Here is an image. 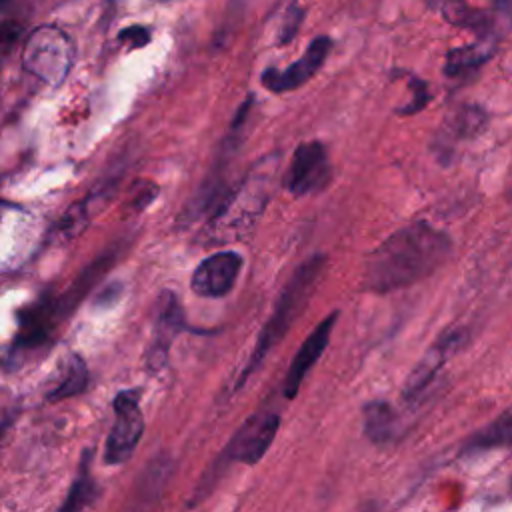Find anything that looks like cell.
<instances>
[{"instance_id":"4","label":"cell","mask_w":512,"mask_h":512,"mask_svg":"<svg viewBox=\"0 0 512 512\" xmlns=\"http://www.w3.org/2000/svg\"><path fill=\"white\" fill-rule=\"evenodd\" d=\"M74 62L70 38L52 24H42L30 32L22 48V66L48 86H60Z\"/></svg>"},{"instance_id":"20","label":"cell","mask_w":512,"mask_h":512,"mask_svg":"<svg viewBox=\"0 0 512 512\" xmlns=\"http://www.w3.org/2000/svg\"><path fill=\"white\" fill-rule=\"evenodd\" d=\"M170 468H172V464L168 460L150 462V466L144 472V478L140 482V494H144V498H150V490H152V498H156L162 492V486L166 484Z\"/></svg>"},{"instance_id":"14","label":"cell","mask_w":512,"mask_h":512,"mask_svg":"<svg viewBox=\"0 0 512 512\" xmlns=\"http://www.w3.org/2000/svg\"><path fill=\"white\" fill-rule=\"evenodd\" d=\"M86 386H88L86 362L76 352H70L60 360L58 370L54 372L44 398L48 402H60V400L78 396L80 392L86 390Z\"/></svg>"},{"instance_id":"9","label":"cell","mask_w":512,"mask_h":512,"mask_svg":"<svg viewBox=\"0 0 512 512\" xmlns=\"http://www.w3.org/2000/svg\"><path fill=\"white\" fill-rule=\"evenodd\" d=\"M240 268L242 256L238 252H216L196 266L190 278V288L202 298H222L234 288Z\"/></svg>"},{"instance_id":"13","label":"cell","mask_w":512,"mask_h":512,"mask_svg":"<svg viewBox=\"0 0 512 512\" xmlns=\"http://www.w3.org/2000/svg\"><path fill=\"white\" fill-rule=\"evenodd\" d=\"M462 338H464L462 330H448L428 348V352L418 360V364L414 366V370L408 374V378L404 382L402 396L406 400L418 396L432 382V378L442 368V364L448 360V356L460 346Z\"/></svg>"},{"instance_id":"23","label":"cell","mask_w":512,"mask_h":512,"mask_svg":"<svg viewBox=\"0 0 512 512\" xmlns=\"http://www.w3.org/2000/svg\"><path fill=\"white\" fill-rule=\"evenodd\" d=\"M120 296H122V282H112V284H108V286H104V288L100 290V294L96 296L94 304H96L98 308L114 306Z\"/></svg>"},{"instance_id":"2","label":"cell","mask_w":512,"mask_h":512,"mask_svg":"<svg viewBox=\"0 0 512 512\" xmlns=\"http://www.w3.org/2000/svg\"><path fill=\"white\" fill-rule=\"evenodd\" d=\"M278 168V156L262 158L232 190L218 208L208 216L202 230L204 244H224L248 236L262 216L270 196Z\"/></svg>"},{"instance_id":"21","label":"cell","mask_w":512,"mask_h":512,"mask_svg":"<svg viewBox=\"0 0 512 512\" xmlns=\"http://www.w3.org/2000/svg\"><path fill=\"white\" fill-rule=\"evenodd\" d=\"M410 92H412L410 102L398 108V114H402V116L416 114V112L422 110V108L428 104V100H430L428 88H426V84H424L420 78H410Z\"/></svg>"},{"instance_id":"3","label":"cell","mask_w":512,"mask_h":512,"mask_svg":"<svg viewBox=\"0 0 512 512\" xmlns=\"http://www.w3.org/2000/svg\"><path fill=\"white\" fill-rule=\"evenodd\" d=\"M324 256L322 254H314L312 258H308L304 264H300L294 274L290 276V280L286 282L282 294L278 296L274 310L268 318V322L262 326V330L258 332L256 338V346L246 362V366L242 368L236 388H240L246 378L258 370V366L262 364V360L266 358V354L284 338L286 330L294 324V320L300 316V312L306 308L310 296L316 290V284L324 272Z\"/></svg>"},{"instance_id":"6","label":"cell","mask_w":512,"mask_h":512,"mask_svg":"<svg viewBox=\"0 0 512 512\" xmlns=\"http://www.w3.org/2000/svg\"><path fill=\"white\" fill-rule=\"evenodd\" d=\"M436 6L450 24L484 36L512 24V0H436Z\"/></svg>"},{"instance_id":"12","label":"cell","mask_w":512,"mask_h":512,"mask_svg":"<svg viewBox=\"0 0 512 512\" xmlns=\"http://www.w3.org/2000/svg\"><path fill=\"white\" fill-rule=\"evenodd\" d=\"M336 318H338V312H330L324 320H320V324H316V328L306 336V340L296 350L284 378V396L288 400H292L298 394L302 380L306 378L310 368L316 364V360L322 356L324 348L328 346L330 332L336 324Z\"/></svg>"},{"instance_id":"7","label":"cell","mask_w":512,"mask_h":512,"mask_svg":"<svg viewBox=\"0 0 512 512\" xmlns=\"http://www.w3.org/2000/svg\"><path fill=\"white\" fill-rule=\"evenodd\" d=\"M278 426L280 418L274 412H256L248 416L232 434L216 462H242L248 466L260 462L276 438Z\"/></svg>"},{"instance_id":"22","label":"cell","mask_w":512,"mask_h":512,"mask_svg":"<svg viewBox=\"0 0 512 512\" xmlns=\"http://www.w3.org/2000/svg\"><path fill=\"white\" fill-rule=\"evenodd\" d=\"M118 40L128 42L132 48H140V46L148 44L150 32L144 26H130L118 34Z\"/></svg>"},{"instance_id":"18","label":"cell","mask_w":512,"mask_h":512,"mask_svg":"<svg viewBox=\"0 0 512 512\" xmlns=\"http://www.w3.org/2000/svg\"><path fill=\"white\" fill-rule=\"evenodd\" d=\"M500 446H512V412L502 414L498 420L474 434L466 444V452L490 450Z\"/></svg>"},{"instance_id":"10","label":"cell","mask_w":512,"mask_h":512,"mask_svg":"<svg viewBox=\"0 0 512 512\" xmlns=\"http://www.w3.org/2000/svg\"><path fill=\"white\" fill-rule=\"evenodd\" d=\"M330 48H332V42H330L328 36L314 38L310 42V46L306 48V52L296 62L286 66L284 70L266 68L262 72L264 88H268L270 92L296 90L298 86H302L304 82H308L316 74V70L324 64Z\"/></svg>"},{"instance_id":"16","label":"cell","mask_w":512,"mask_h":512,"mask_svg":"<svg viewBox=\"0 0 512 512\" xmlns=\"http://www.w3.org/2000/svg\"><path fill=\"white\" fill-rule=\"evenodd\" d=\"M90 456H92L90 450H86L82 454L76 478H74V482H72V486L68 490L66 500L60 506L62 512L82 510V508L90 506L98 498V486H96V482H94V478L90 474Z\"/></svg>"},{"instance_id":"1","label":"cell","mask_w":512,"mask_h":512,"mask_svg":"<svg viewBox=\"0 0 512 512\" xmlns=\"http://www.w3.org/2000/svg\"><path fill=\"white\" fill-rule=\"evenodd\" d=\"M450 252L448 234L426 222H412L390 234L366 256L362 288L378 294L406 288L438 270Z\"/></svg>"},{"instance_id":"5","label":"cell","mask_w":512,"mask_h":512,"mask_svg":"<svg viewBox=\"0 0 512 512\" xmlns=\"http://www.w3.org/2000/svg\"><path fill=\"white\" fill-rule=\"evenodd\" d=\"M138 400H140V388H132V390L118 392L112 402L116 418L104 444V462L110 466H118L126 462L134 454V448L142 438L144 418H142Z\"/></svg>"},{"instance_id":"24","label":"cell","mask_w":512,"mask_h":512,"mask_svg":"<svg viewBox=\"0 0 512 512\" xmlns=\"http://www.w3.org/2000/svg\"><path fill=\"white\" fill-rule=\"evenodd\" d=\"M300 20H302V10L296 4H292L290 10H288V16H286V22L282 26V32H280V44L288 42L294 36Z\"/></svg>"},{"instance_id":"17","label":"cell","mask_w":512,"mask_h":512,"mask_svg":"<svg viewBox=\"0 0 512 512\" xmlns=\"http://www.w3.org/2000/svg\"><path fill=\"white\" fill-rule=\"evenodd\" d=\"M490 56H492V46L488 44V40H480L476 44L454 48L446 54L444 72L448 76H460L464 72H470V70L482 66Z\"/></svg>"},{"instance_id":"8","label":"cell","mask_w":512,"mask_h":512,"mask_svg":"<svg viewBox=\"0 0 512 512\" xmlns=\"http://www.w3.org/2000/svg\"><path fill=\"white\" fill-rule=\"evenodd\" d=\"M332 178V168L322 142H302L292 158L284 176V188L292 196H308L324 190Z\"/></svg>"},{"instance_id":"15","label":"cell","mask_w":512,"mask_h":512,"mask_svg":"<svg viewBox=\"0 0 512 512\" xmlns=\"http://www.w3.org/2000/svg\"><path fill=\"white\" fill-rule=\"evenodd\" d=\"M362 428L370 442L386 444L396 436L398 414L386 400H370L362 408Z\"/></svg>"},{"instance_id":"11","label":"cell","mask_w":512,"mask_h":512,"mask_svg":"<svg viewBox=\"0 0 512 512\" xmlns=\"http://www.w3.org/2000/svg\"><path fill=\"white\" fill-rule=\"evenodd\" d=\"M186 330V320H184V310L178 302V296L170 290H164L158 298V308H156V322H154V332H152V344L148 348V366L150 370H158L166 364L168 350L172 340Z\"/></svg>"},{"instance_id":"19","label":"cell","mask_w":512,"mask_h":512,"mask_svg":"<svg viewBox=\"0 0 512 512\" xmlns=\"http://www.w3.org/2000/svg\"><path fill=\"white\" fill-rule=\"evenodd\" d=\"M486 122V116L482 110L478 108H472V106H466V108H460L446 124V132L452 136V138H470L474 136L478 130H482Z\"/></svg>"}]
</instances>
